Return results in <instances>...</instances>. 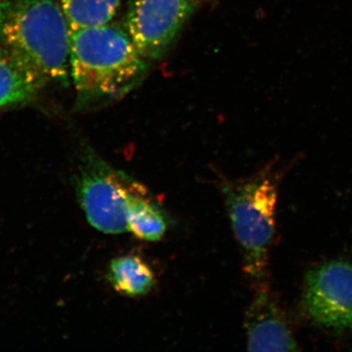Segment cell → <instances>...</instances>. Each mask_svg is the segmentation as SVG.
Instances as JSON below:
<instances>
[{
    "label": "cell",
    "instance_id": "7a4b0ae2",
    "mask_svg": "<svg viewBox=\"0 0 352 352\" xmlns=\"http://www.w3.org/2000/svg\"><path fill=\"white\" fill-rule=\"evenodd\" d=\"M71 34L61 0H0V45L43 87L69 85Z\"/></svg>",
    "mask_w": 352,
    "mask_h": 352
},
{
    "label": "cell",
    "instance_id": "8fae6325",
    "mask_svg": "<svg viewBox=\"0 0 352 352\" xmlns=\"http://www.w3.org/2000/svg\"><path fill=\"white\" fill-rule=\"evenodd\" d=\"M122 0H61L72 31L110 23Z\"/></svg>",
    "mask_w": 352,
    "mask_h": 352
},
{
    "label": "cell",
    "instance_id": "3957f363",
    "mask_svg": "<svg viewBox=\"0 0 352 352\" xmlns=\"http://www.w3.org/2000/svg\"><path fill=\"white\" fill-rule=\"evenodd\" d=\"M283 170L276 162L241 179H221L219 190L242 258L243 272L254 291L270 286V259L276 233Z\"/></svg>",
    "mask_w": 352,
    "mask_h": 352
},
{
    "label": "cell",
    "instance_id": "6da1fadb",
    "mask_svg": "<svg viewBox=\"0 0 352 352\" xmlns=\"http://www.w3.org/2000/svg\"><path fill=\"white\" fill-rule=\"evenodd\" d=\"M149 63L126 28L110 22L72 31L69 71L76 109L91 110L124 98L144 80Z\"/></svg>",
    "mask_w": 352,
    "mask_h": 352
},
{
    "label": "cell",
    "instance_id": "ba28073f",
    "mask_svg": "<svg viewBox=\"0 0 352 352\" xmlns=\"http://www.w3.org/2000/svg\"><path fill=\"white\" fill-rule=\"evenodd\" d=\"M126 224L127 232L145 242H159L170 228L168 214L141 182L129 196Z\"/></svg>",
    "mask_w": 352,
    "mask_h": 352
},
{
    "label": "cell",
    "instance_id": "5b68a950",
    "mask_svg": "<svg viewBox=\"0 0 352 352\" xmlns=\"http://www.w3.org/2000/svg\"><path fill=\"white\" fill-rule=\"evenodd\" d=\"M300 307L317 327L352 332V263L333 259L308 270Z\"/></svg>",
    "mask_w": 352,
    "mask_h": 352
},
{
    "label": "cell",
    "instance_id": "8992f818",
    "mask_svg": "<svg viewBox=\"0 0 352 352\" xmlns=\"http://www.w3.org/2000/svg\"><path fill=\"white\" fill-rule=\"evenodd\" d=\"M197 0H131L126 32L149 62L161 59L195 11Z\"/></svg>",
    "mask_w": 352,
    "mask_h": 352
},
{
    "label": "cell",
    "instance_id": "52a82bcc",
    "mask_svg": "<svg viewBox=\"0 0 352 352\" xmlns=\"http://www.w3.org/2000/svg\"><path fill=\"white\" fill-rule=\"evenodd\" d=\"M244 327L250 351H298V342L283 308L270 287L254 291Z\"/></svg>",
    "mask_w": 352,
    "mask_h": 352
},
{
    "label": "cell",
    "instance_id": "277c9868",
    "mask_svg": "<svg viewBox=\"0 0 352 352\" xmlns=\"http://www.w3.org/2000/svg\"><path fill=\"white\" fill-rule=\"evenodd\" d=\"M139 182L111 166L87 143L78 146L74 188L88 223L99 232H127V203Z\"/></svg>",
    "mask_w": 352,
    "mask_h": 352
},
{
    "label": "cell",
    "instance_id": "30bf717a",
    "mask_svg": "<svg viewBox=\"0 0 352 352\" xmlns=\"http://www.w3.org/2000/svg\"><path fill=\"white\" fill-rule=\"evenodd\" d=\"M43 88L32 72L0 45V108L31 102Z\"/></svg>",
    "mask_w": 352,
    "mask_h": 352
},
{
    "label": "cell",
    "instance_id": "9c48e42d",
    "mask_svg": "<svg viewBox=\"0 0 352 352\" xmlns=\"http://www.w3.org/2000/svg\"><path fill=\"white\" fill-rule=\"evenodd\" d=\"M107 279L112 288L126 298H140L151 293L157 284L156 273L136 254L117 256L108 266Z\"/></svg>",
    "mask_w": 352,
    "mask_h": 352
}]
</instances>
